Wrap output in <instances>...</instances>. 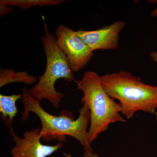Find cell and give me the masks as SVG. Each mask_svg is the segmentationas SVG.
I'll return each instance as SVG.
<instances>
[{
  "mask_svg": "<svg viewBox=\"0 0 157 157\" xmlns=\"http://www.w3.org/2000/svg\"><path fill=\"white\" fill-rule=\"evenodd\" d=\"M64 2V0H1L0 3L25 9L36 6H57Z\"/></svg>",
  "mask_w": 157,
  "mask_h": 157,
  "instance_id": "cell-10",
  "label": "cell"
},
{
  "mask_svg": "<svg viewBox=\"0 0 157 157\" xmlns=\"http://www.w3.org/2000/svg\"><path fill=\"white\" fill-rule=\"evenodd\" d=\"M63 153L65 157H73L70 153H67L64 152H63Z\"/></svg>",
  "mask_w": 157,
  "mask_h": 157,
  "instance_id": "cell-14",
  "label": "cell"
},
{
  "mask_svg": "<svg viewBox=\"0 0 157 157\" xmlns=\"http://www.w3.org/2000/svg\"><path fill=\"white\" fill-rule=\"evenodd\" d=\"M156 120H157V112L156 113Z\"/></svg>",
  "mask_w": 157,
  "mask_h": 157,
  "instance_id": "cell-16",
  "label": "cell"
},
{
  "mask_svg": "<svg viewBox=\"0 0 157 157\" xmlns=\"http://www.w3.org/2000/svg\"><path fill=\"white\" fill-rule=\"evenodd\" d=\"M126 22L119 20L101 28L93 30L79 29L76 34L94 52L97 50H113L119 47L120 34Z\"/></svg>",
  "mask_w": 157,
  "mask_h": 157,
  "instance_id": "cell-7",
  "label": "cell"
},
{
  "mask_svg": "<svg viewBox=\"0 0 157 157\" xmlns=\"http://www.w3.org/2000/svg\"><path fill=\"white\" fill-rule=\"evenodd\" d=\"M91 157H99V156L98 154L94 153V154L92 155Z\"/></svg>",
  "mask_w": 157,
  "mask_h": 157,
  "instance_id": "cell-15",
  "label": "cell"
},
{
  "mask_svg": "<svg viewBox=\"0 0 157 157\" xmlns=\"http://www.w3.org/2000/svg\"><path fill=\"white\" fill-rule=\"evenodd\" d=\"M21 98L22 94H21L9 96L0 95L1 118L9 128L12 127L14 117L18 112L16 101Z\"/></svg>",
  "mask_w": 157,
  "mask_h": 157,
  "instance_id": "cell-8",
  "label": "cell"
},
{
  "mask_svg": "<svg viewBox=\"0 0 157 157\" xmlns=\"http://www.w3.org/2000/svg\"><path fill=\"white\" fill-rule=\"evenodd\" d=\"M107 94L119 101L121 113L128 119L138 111L154 114L157 108V86L144 83L131 72L121 70L101 76Z\"/></svg>",
  "mask_w": 157,
  "mask_h": 157,
  "instance_id": "cell-2",
  "label": "cell"
},
{
  "mask_svg": "<svg viewBox=\"0 0 157 157\" xmlns=\"http://www.w3.org/2000/svg\"></svg>",
  "mask_w": 157,
  "mask_h": 157,
  "instance_id": "cell-17",
  "label": "cell"
},
{
  "mask_svg": "<svg viewBox=\"0 0 157 157\" xmlns=\"http://www.w3.org/2000/svg\"><path fill=\"white\" fill-rule=\"evenodd\" d=\"M41 128L27 131L24 137H19L12 127L9 128V133L15 144L11 151L12 157H47L53 154L63 146L59 142L55 145L43 144L39 135Z\"/></svg>",
  "mask_w": 157,
  "mask_h": 157,
  "instance_id": "cell-6",
  "label": "cell"
},
{
  "mask_svg": "<svg viewBox=\"0 0 157 157\" xmlns=\"http://www.w3.org/2000/svg\"><path fill=\"white\" fill-rule=\"evenodd\" d=\"M22 93L24 111L21 114V120H27L29 117V113H33L41 122L39 135L43 140H56L62 143L67 142L66 136H70L76 139L83 147L84 157H92L94 153L89 141L87 131L90 112L86 104H82L79 110V115L75 120L72 112L67 110H63L59 116L46 112L41 107V102L31 95L27 87L24 86Z\"/></svg>",
  "mask_w": 157,
  "mask_h": 157,
  "instance_id": "cell-1",
  "label": "cell"
},
{
  "mask_svg": "<svg viewBox=\"0 0 157 157\" xmlns=\"http://www.w3.org/2000/svg\"><path fill=\"white\" fill-rule=\"evenodd\" d=\"M0 14L1 16L7 14L12 11L11 8H9L7 7L6 5H3L0 3Z\"/></svg>",
  "mask_w": 157,
  "mask_h": 157,
  "instance_id": "cell-11",
  "label": "cell"
},
{
  "mask_svg": "<svg viewBox=\"0 0 157 157\" xmlns=\"http://www.w3.org/2000/svg\"><path fill=\"white\" fill-rule=\"evenodd\" d=\"M77 88L83 93L81 103L87 105L90 112L88 140L90 143L105 132L111 124L124 122L121 108L104 90L101 76L93 71L85 72L81 79L76 80Z\"/></svg>",
  "mask_w": 157,
  "mask_h": 157,
  "instance_id": "cell-3",
  "label": "cell"
},
{
  "mask_svg": "<svg viewBox=\"0 0 157 157\" xmlns=\"http://www.w3.org/2000/svg\"><path fill=\"white\" fill-rule=\"evenodd\" d=\"M150 56L151 58V59L157 64V51H152L150 53Z\"/></svg>",
  "mask_w": 157,
  "mask_h": 157,
  "instance_id": "cell-12",
  "label": "cell"
},
{
  "mask_svg": "<svg viewBox=\"0 0 157 157\" xmlns=\"http://www.w3.org/2000/svg\"><path fill=\"white\" fill-rule=\"evenodd\" d=\"M57 44L65 54L72 71L78 72L89 63L94 52L76 31L64 25L58 26L56 30Z\"/></svg>",
  "mask_w": 157,
  "mask_h": 157,
  "instance_id": "cell-5",
  "label": "cell"
},
{
  "mask_svg": "<svg viewBox=\"0 0 157 157\" xmlns=\"http://www.w3.org/2000/svg\"><path fill=\"white\" fill-rule=\"evenodd\" d=\"M152 17H157V7L154 10L152 11L151 13Z\"/></svg>",
  "mask_w": 157,
  "mask_h": 157,
  "instance_id": "cell-13",
  "label": "cell"
},
{
  "mask_svg": "<svg viewBox=\"0 0 157 157\" xmlns=\"http://www.w3.org/2000/svg\"><path fill=\"white\" fill-rule=\"evenodd\" d=\"M44 28V35L41 40L46 55V68L44 74L38 78L37 84L29 92L40 102L43 99L48 100L54 108L58 109L65 96L56 90V82L61 78L69 82L76 80L67 57L57 44L56 37L50 33L45 22Z\"/></svg>",
  "mask_w": 157,
  "mask_h": 157,
  "instance_id": "cell-4",
  "label": "cell"
},
{
  "mask_svg": "<svg viewBox=\"0 0 157 157\" xmlns=\"http://www.w3.org/2000/svg\"><path fill=\"white\" fill-rule=\"evenodd\" d=\"M38 78L29 74L25 71L16 72L12 69H1L0 87L13 82H23L26 84L32 85L38 82Z\"/></svg>",
  "mask_w": 157,
  "mask_h": 157,
  "instance_id": "cell-9",
  "label": "cell"
}]
</instances>
